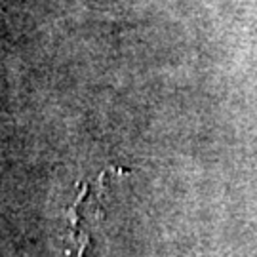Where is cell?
I'll return each instance as SVG.
<instances>
[{
    "instance_id": "1",
    "label": "cell",
    "mask_w": 257,
    "mask_h": 257,
    "mask_svg": "<svg viewBox=\"0 0 257 257\" xmlns=\"http://www.w3.org/2000/svg\"><path fill=\"white\" fill-rule=\"evenodd\" d=\"M99 204L95 194L92 193V185L84 183L82 193L78 194L76 202L69 208V217H71V238L73 244L78 248V253L86 249V244L90 240V221L99 219Z\"/></svg>"
}]
</instances>
